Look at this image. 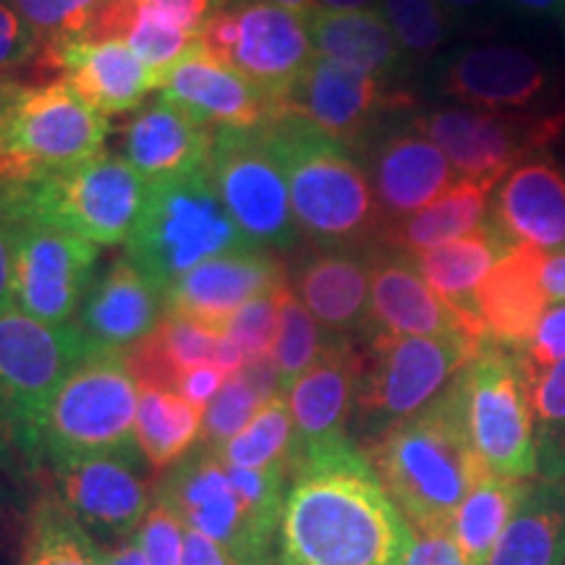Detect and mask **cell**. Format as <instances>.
I'll return each instance as SVG.
<instances>
[{"label":"cell","instance_id":"obj_18","mask_svg":"<svg viewBox=\"0 0 565 565\" xmlns=\"http://www.w3.org/2000/svg\"><path fill=\"white\" fill-rule=\"evenodd\" d=\"M356 154L372 181L383 231L433 204L456 183L454 166L440 147L408 118L380 126Z\"/></svg>","mask_w":565,"mask_h":565},{"label":"cell","instance_id":"obj_62","mask_svg":"<svg viewBox=\"0 0 565 565\" xmlns=\"http://www.w3.org/2000/svg\"><path fill=\"white\" fill-rule=\"evenodd\" d=\"M6 82H11V79H0V95H3V87H6Z\"/></svg>","mask_w":565,"mask_h":565},{"label":"cell","instance_id":"obj_58","mask_svg":"<svg viewBox=\"0 0 565 565\" xmlns=\"http://www.w3.org/2000/svg\"><path fill=\"white\" fill-rule=\"evenodd\" d=\"M19 466L11 461L9 454H6L3 448H0V508L11 500V477L17 475Z\"/></svg>","mask_w":565,"mask_h":565},{"label":"cell","instance_id":"obj_9","mask_svg":"<svg viewBox=\"0 0 565 565\" xmlns=\"http://www.w3.org/2000/svg\"><path fill=\"white\" fill-rule=\"evenodd\" d=\"M17 217L13 307L47 324H71L95 282L100 249L61 225L40 200L38 181H6Z\"/></svg>","mask_w":565,"mask_h":565},{"label":"cell","instance_id":"obj_11","mask_svg":"<svg viewBox=\"0 0 565 565\" xmlns=\"http://www.w3.org/2000/svg\"><path fill=\"white\" fill-rule=\"evenodd\" d=\"M212 58L257 84L275 103L315 61V45L303 13L267 0H231L200 32Z\"/></svg>","mask_w":565,"mask_h":565},{"label":"cell","instance_id":"obj_38","mask_svg":"<svg viewBox=\"0 0 565 565\" xmlns=\"http://www.w3.org/2000/svg\"><path fill=\"white\" fill-rule=\"evenodd\" d=\"M338 335H330L312 312L299 301V296L288 286L280 303V322L278 338H275L273 356L278 362L282 395L288 393L296 380L322 356L324 349L335 341Z\"/></svg>","mask_w":565,"mask_h":565},{"label":"cell","instance_id":"obj_45","mask_svg":"<svg viewBox=\"0 0 565 565\" xmlns=\"http://www.w3.org/2000/svg\"><path fill=\"white\" fill-rule=\"evenodd\" d=\"M186 526L171 508L154 503L139 529V542L150 565H181Z\"/></svg>","mask_w":565,"mask_h":565},{"label":"cell","instance_id":"obj_37","mask_svg":"<svg viewBox=\"0 0 565 565\" xmlns=\"http://www.w3.org/2000/svg\"><path fill=\"white\" fill-rule=\"evenodd\" d=\"M228 466L238 469H282L291 471L294 419L286 395L267 401L257 416L233 440L215 450Z\"/></svg>","mask_w":565,"mask_h":565},{"label":"cell","instance_id":"obj_26","mask_svg":"<svg viewBox=\"0 0 565 565\" xmlns=\"http://www.w3.org/2000/svg\"><path fill=\"white\" fill-rule=\"evenodd\" d=\"M124 160L147 183L173 181L210 166L215 129L158 95L121 129Z\"/></svg>","mask_w":565,"mask_h":565},{"label":"cell","instance_id":"obj_43","mask_svg":"<svg viewBox=\"0 0 565 565\" xmlns=\"http://www.w3.org/2000/svg\"><path fill=\"white\" fill-rule=\"evenodd\" d=\"M286 291L288 286H282L278 291L257 296V299H252L246 307H242L231 317L225 335L242 349L246 362L265 356V353H273L275 338H278L280 303Z\"/></svg>","mask_w":565,"mask_h":565},{"label":"cell","instance_id":"obj_59","mask_svg":"<svg viewBox=\"0 0 565 565\" xmlns=\"http://www.w3.org/2000/svg\"><path fill=\"white\" fill-rule=\"evenodd\" d=\"M487 3H490V0H443L445 11L454 13V17H466V13H475L479 9H484Z\"/></svg>","mask_w":565,"mask_h":565},{"label":"cell","instance_id":"obj_17","mask_svg":"<svg viewBox=\"0 0 565 565\" xmlns=\"http://www.w3.org/2000/svg\"><path fill=\"white\" fill-rule=\"evenodd\" d=\"M408 105L412 97L393 89V84L315 55L291 89L280 97L278 110L307 118L328 137L356 152L393 113Z\"/></svg>","mask_w":565,"mask_h":565},{"label":"cell","instance_id":"obj_6","mask_svg":"<svg viewBox=\"0 0 565 565\" xmlns=\"http://www.w3.org/2000/svg\"><path fill=\"white\" fill-rule=\"evenodd\" d=\"M364 345L353 408L359 448L433 406L484 341L456 330L445 335H374Z\"/></svg>","mask_w":565,"mask_h":565},{"label":"cell","instance_id":"obj_13","mask_svg":"<svg viewBox=\"0 0 565 565\" xmlns=\"http://www.w3.org/2000/svg\"><path fill=\"white\" fill-rule=\"evenodd\" d=\"M440 147L466 181L494 186L519 160L540 152L563 134V113H492L482 108H443L408 118Z\"/></svg>","mask_w":565,"mask_h":565},{"label":"cell","instance_id":"obj_21","mask_svg":"<svg viewBox=\"0 0 565 565\" xmlns=\"http://www.w3.org/2000/svg\"><path fill=\"white\" fill-rule=\"evenodd\" d=\"M34 66L40 74L63 76L61 82L105 118L139 110L147 95L158 89V79L147 63L121 40H76L58 47H42Z\"/></svg>","mask_w":565,"mask_h":565},{"label":"cell","instance_id":"obj_15","mask_svg":"<svg viewBox=\"0 0 565 565\" xmlns=\"http://www.w3.org/2000/svg\"><path fill=\"white\" fill-rule=\"evenodd\" d=\"M45 210L89 244H126L145 210L150 183L118 154L100 152L71 171L38 181Z\"/></svg>","mask_w":565,"mask_h":565},{"label":"cell","instance_id":"obj_64","mask_svg":"<svg viewBox=\"0 0 565 565\" xmlns=\"http://www.w3.org/2000/svg\"><path fill=\"white\" fill-rule=\"evenodd\" d=\"M563 565H565V563H563Z\"/></svg>","mask_w":565,"mask_h":565},{"label":"cell","instance_id":"obj_29","mask_svg":"<svg viewBox=\"0 0 565 565\" xmlns=\"http://www.w3.org/2000/svg\"><path fill=\"white\" fill-rule=\"evenodd\" d=\"M487 217L513 244L565 246V173L547 158L521 162L498 186Z\"/></svg>","mask_w":565,"mask_h":565},{"label":"cell","instance_id":"obj_57","mask_svg":"<svg viewBox=\"0 0 565 565\" xmlns=\"http://www.w3.org/2000/svg\"><path fill=\"white\" fill-rule=\"evenodd\" d=\"M374 6H380V0H315V11H330V13L370 11Z\"/></svg>","mask_w":565,"mask_h":565},{"label":"cell","instance_id":"obj_61","mask_svg":"<svg viewBox=\"0 0 565 565\" xmlns=\"http://www.w3.org/2000/svg\"><path fill=\"white\" fill-rule=\"evenodd\" d=\"M553 372L557 374V377H561L563 380V383H565V359H563V362L561 364H555L553 366Z\"/></svg>","mask_w":565,"mask_h":565},{"label":"cell","instance_id":"obj_33","mask_svg":"<svg viewBox=\"0 0 565 565\" xmlns=\"http://www.w3.org/2000/svg\"><path fill=\"white\" fill-rule=\"evenodd\" d=\"M490 192V183L458 179L433 204L408 215L406 221L387 225L380 236V246L408 254V257H419L435 246L469 236V233L482 228L487 221L484 215Z\"/></svg>","mask_w":565,"mask_h":565},{"label":"cell","instance_id":"obj_48","mask_svg":"<svg viewBox=\"0 0 565 565\" xmlns=\"http://www.w3.org/2000/svg\"><path fill=\"white\" fill-rule=\"evenodd\" d=\"M139 9L158 13L160 19L171 21L179 30L200 38L204 24L223 9L225 0H134Z\"/></svg>","mask_w":565,"mask_h":565},{"label":"cell","instance_id":"obj_12","mask_svg":"<svg viewBox=\"0 0 565 565\" xmlns=\"http://www.w3.org/2000/svg\"><path fill=\"white\" fill-rule=\"evenodd\" d=\"M210 173L233 223L254 246L275 254L299 249L288 181L263 129H215Z\"/></svg>","mask_w":565,"mask_h":565},{"label":"cell","instance_id":"obj_41","mask_svg":"<svg viewBox=\"0 0 565 565\" xmlns=\"http://www.w3.org/2000/svg\"><path fill=\"white\" fill-rule=\"evenodd\" d=\"M196 40L200 38H192V34L179 30L171 21L160 19L158 13L152 11L139 9V6L137 11H134L129 32H126L124 38L126 45H129L131 51L147 63V68L152 71L154 79H158V87L162 76H166V71L175 66L183 55L192 51Z\"/></svg>","mask_w":565,"mask_h":565},{"label":"cell","instance_id":"obj_39","mask_svg":"<svg viewBox=\"0 0 565 565\" xmlns=\"http://www.w3.org/2000/svg\"><path fill=\"white\" fill-rule=\"evenodd\" d=\"M377 11L391 26L406 58L427 61L440 51L450 32L443 0H380Z\"/></svg>","mask_w":565,"mask_h":565},{"label":"cell","instance_id":"obj_31","mask_svg":"<svg viewBox=\"0 0 565 565\" xmlns=\"http://www.w3.org/2000/svg\"><path fill=\"white\" fill-rule=\"evenodd\" d=\"M315 53L343 66L393 84L406 68V53L387 26L383 13L370 11H312L307 17Z\"/></svg>","mask_w":565,"mask_h":565},{"label":"cell","instance_id":"obj_27","mask_svg":"<svg viewBox=\"0 0 565 565\" xmlns=\"http://www.w3.org/2000/svg\"><path fill=\"white\" fill-rule=\"evenodd\" d=\"M456 330L469 333L454 309L424 280L414 259L380 244L374 246L370 278V338L445 335L456 333Z\"/></svg>","mask_w":565,"mask_h":565},{"label":"cell","instance_id":"obj_5","mask_svg":"<svg viewBox=\"0 0 565 565\" xmlns=\"http://www.w3.org/2000/svg\"><path fill=\"white\" fill-rule=\"evenodd\" d=\"M242 246L254 244L233 223L207 166L181 179L150 183L126 257L166 294L196 265Z\"/></svg>","mask_w":565,"mask_h":565},{"label":"cell","instance_id":"obj_44","mask_svg":"<svg viewBox=\"0 0 565 565\" xmlns=\"http://www.w3.org/2000/svg\"><path fill=\"white\" fill-rule=\"evenodd\" d=\"M158 335L162 345H166L168 356L173 359V364L181 372L192 370V366L202 364H215V349L217 338L223 333L204 328V324L186 320L179 315H166V320L160 322Z\"/></svg>","mask_w":565,"mask_h":565},{"label":"cell","instance_id":"obj_53","mask_svg":"<svg viewBox=\"0 0 565 565\" xmlns=\"http://www.w3.org/2000/svg\"><path fill=\"white\" fill-rule=\"evenodd\" d=\"M181 565H238L228 550H223L210 536H204L194 529L183 532V561Z\"/></svg>","mask_w":565,"mask_h":565},{"label":"cell","instance_id":"obj_7","mask_svg":"<svg viewBox=\"0 0 565 565\" xmlns=\"http://www.w3.org/2000/svg\"><path fill=\"white\" fill-rule=\"evenodd\" d=\"M108 118L66 82H6L0 95V181L53 179L105 152Z\"/></svg>","mask_w":565,"mask_h":565},{"label":"cell","instance_id":"obj_32","mask_svg":"<svg viewBox=\"0 0 565 565\" xmlns=\"http://www.w3.org/2000/svg\"><path fill=\"white\" fill-rule=\"evenodd\" d=\"M565 563V477H536L508 521L490 565Z\"/></svg>","mask_w":565,"mask_h":565},{"label":"cell","instance_id":"obj_60","mask_svg":"<svg viewBox=\"0 0 565 565\" xmlns=\"http://www.w3.org/2000/svg\"><path fill=\"white\" fill-rule=\"evenodd\" d=\"M225 3H231V0H225ZM267 3L282 6V9H291L296 13H303V17H309V13L315 11V0H267Z\"/></svg>","mask_w":565,"mask_h":565},{"label":"cell","instance_id":"obj_16","mask_svg":"<svg viewBox=\"0 0 565 565\" xmlns=\"http://www.w3.org/2000/svg\"><path fill=\"white\" fill-rule=\"evenodd\" d=\"M150 469L139 445H131L53 469V492L97 542H116L118 547L139 532L150 513Z\"/></svg>","mask_w":565,"mask_h":565},{"label":"cell","instance_id":"obj_47","mask_svg":"<svg viewBox=\"0 0 565 565\" xmlns=\"http://www.w3.org/2000/svg\"><path fill=\"white\" fill-rule=\"evenodd\" d=\"M526 362L534 372L553 370L565 359V301L547 307L536 324L532 341L524 349Z\"/></svg>","mask_w":565,"mask_h":565},{"label":"cell","instance_id":"obj_14","mask_svg":"<svg viewBox=\"0 0 565 565\" xmlns=\"http://www.w3.org/2000/svg\"><path fill=\"white\" fill-rule=\"evenodd\" d=\"M154 503L179 515L236 557L238 565H270L273 547L254 532L249 513L231 484L228 466L212 448L196 443L179 463H173L154 484Z\"/></svg>","mask_w":565,"mask_h":565},{"label":"cell","instance_id":"obj_49","mask_svg":"<svg viewBox=\"0 0 565 565\" xmlns=\"http://www.w3.org/2000/svg\"><path fill=\"white\" fill-rule=\"evenodd\" d=\"M17 294V217L6 181H0V312L13 307Z\"/></svg>","mask_w":565,"mask_h":565},{"label":"cell","instance_id":"obj_3","mask_svg":"<svg viewBox=\"0 0 565 565\" xmlns=\"http://www.w3.org/2000/svg\"><path fill=\"white\" fill-rule=\"evenodd\" d=\"M362 450L412 532H450L458 505L487 471L466 437L454 385Z\"/></svg>","mask_w":565,"mask_h":565},{"label":"cell","instance_id":"obj_54","mask_svg":"<svg viewBox=\"0 0 565 565\" xmlns=\"http://www.w3.org/2000/svg\"><path fill=\"white\" fill-rule=\"evenodd\" d=\"M542 286H545L550 301H565V252L547 257L545 267H542Z\"/></svg>","mask_w":565,"mask_h":565},{"label":"cell","instance_id":"obj_46","mask_svg":"<svg viewBox=\"0 0 565 565\" xmlns=\"http://www.w3.org/2000/svg\"><path fill=\"white\" fill-rule=\"evenodd\" d=\"M40 51V40L24 19L11 9L9 0H0V79H13L17 71L34 66Z\"/></svg>","mask_w":565,"mask_h":565},{"label":"cell","instance_id":"obj_56","mask_svg":"<svg viewBox=\"0 0 565 565\" xmlns=\"http://www.w3.org/2000/svg\"><path fill=\"white\" fill-rule=\"evenodd\" d=\"M105 565H150L147 563L145 550H141L139 532L131 540H126L124 545L105 550Z\"/></svg>","mask_w":565,"mask_h":565},{"label":"cell","instance_id":"obj_25","mask_svg":"<svg viewBox=\"0 0 565 565\" xmlns=\"http://www.w3.org/2000/svg\"><path fill=\"white\" fill-rule=\"evenodd\" d=\"M553 87V71L519 45H475L443 71L440 89L458 103L492 113H529Z\"/></svg>","mask_w":565,"mask_h":565},{"label":"cell","instance_id":"obj_51","mask_svg":"<svg viewBox=\"0 0 565 565\" xmlns=\"http://www.w3.org/2000/svg\"><path fill=\"white\" fill-rule=\"evenodd\" d=\"M228 380V374L217 370L215 364H202V366H192V370L181 372L179 385H175V393L183 395L189 404L196 408H207L210 401L221 393V387Z\"/></svg>","mask_w":565,"mask_h":565},{"label":"cell","instance_id":"obj_50","mask_svg":"<svg viewBox=\"0 0 565 565\" xmlns=\"http://www.w3.org/2000/svg\"><path fill=\"white\" fill-rule=\"evenodd\" d=\"M406 565H469L454 532H414Z\"/></svg>","mask_w":565,"mask_h":565},{"label":"cell","instance_id":"obj_63","mask_svg":"<svg viewBox=\"0 0 565 565\" xmlns=\"http://www.w3.org/2000/svg\"><path fill=\"white\" fill-rule=\"evenodd\" d=\"M563 30H565V17H563Z\"/></svg>","mask_w":565,"mask_h":565},{"label":"cell","instance_id":"obj_10","mask_svg":"<svg viewBox=\"0 0 565 565\" xmlns=\"http://www.w3.org/2000/svg\"><path fill=\"white\" fill-rule=\"evenodd\" d=\"M139 387L124 353H92L55 393L42 427V471L137 445Z\"/></svg>","mask_w":565,"mask_h":565},{"label":"cell","instance_id":"obj_24","mask_svg":"<svg viewBox=\"0 0 565 565\" xmlns=\"http://www.w3.org/2000/svg\"><path fill=\"white\" fill-rule=\"evenodd\" d=\"M166 315V294L129 257H121L92 282L74 328L92 353H126L152 335Z\"/></svg>","mask_w":565,"mask_h":565},{"label":"cell","instance_id":"obj_40","mask_svg":"<svg viewBox=\"0 0 565 565\" xmlns=\"http://www.w3.org/2000/svg\"><path fill=\"white\" fill-rule=\"evenodd\" d=\"M42 47L76 42L87 32L100 0H9Z\"/></svg>","mask_w":565,"mask_h":565},{"label":"cell","instance_id":"obj_23","mask_svg":"<svg viewBox=\"0 0 565 565\" xmlns=\"http://www.w3.org/2000/svg\"><path fill=\"white\" fill-rule=\"evenodd\" d=\"M160 95L212 129H263L278 116V103L238 71L196 45L166 71Z\"/></svg>","mask_w":565,"mask_h":565},{"label":"cell","instance_id":"obj_2","mask_svg":"<svg viewBox=\"0 0 565 565\" xmlns=\"http://www.w3.org/2000/svg\"><path fill=\"white\" fill-rule=\"evenodd\" d=\"M263 131L286 175L296 225L309 246L372 249L380 244L383 215L370 175L351 147L288 110H278Z\"/></svg>","mask_w":565,"mask_h":565},{"label":"cell","instance_id":"obj_42","mask_svg":"<svg viewBox=\"0 0 565 565\" xmlns=\"http://www.w3.org/2000/svg\"><path fill=\"white\" fill-rule=\"evenodd\" d=\"M265 404L257 398L249 383L242 377V372L231 374L221 387V393L210 401L202 416L200 445L212 450H221L225 443L233 440L242 429H246L259 408Z\"/></svg>","mask_w":565,"mask_h":565},{"label":"cell","instance_id":"obj_35","mask_svg":"<svg viewBox=\"0 0 565 565\" xmlns=\"http://www.w3.org/2000/svg\"><path fill=\"white\" fill-rule=\"evenodd\" d=\"M202 408L189 404L175 391H139L134 437L152 471L179 463L202 433Z\"/></svg>","mask_w":565,"mask_h":565},{"label":"cell","instance_id":"obj_4","mask_svg":"<svg viewBox=\"0 0 565 565\" xmlns=\"http://www.w3.org/2000/svg\"><path fill=\"white\" fill-rule=\"evenodd\" d=\"M92 356L79 330L19 307L0 312V448L19 469L42 471V427L55 393Z\"/></svg>","mask_w":565,"mask_h":565},{"label":"cell","instance_id":"obj_55","mask_svg":"<svg viewBox=\"0 0 565 565\" xmlns=\"http://www.w3.org/2000/svg\"><path fill=\"white\" fill-rule=\"evenodd\" d=\"M505 6L532 19H553L561 13L565 17V0H505Z\"/></svg>","mask_w":565,"mask_h":565},{"label":"cell","instance_id":"obj_20","mask_svg":"<svg viewBox=\"0 0 565 565\" xmlns=\"http://www.w3.org/2000/svg\"><path fill=\"white\" fill-rule=\"evenodd\" d=\"M288 286V267L263 246H242L181 275L166 291V312L225 333L231 317L257 296Z\"/></svg>","mask_w":565,"mask_h":565},{"label":"cell","instance_id":"obj_52","mask_svg":"<svg viewBox=\"0 0 565 565\" xmlns=\"http://www.w3.org/2000/svg\"><path fill=\"white\" fill-rule=\"evenodd\" d=\"M242 377L249 383V387L257 393V398L263 401V404L282 395L280 370H278V362H275L273 353H265V356H257V359H249V362H244Z\"/></svg>","mask_w":565,"mask_h":565},{"label":"cell","instance_id":"obj_1","mask_svg":"<svg viewBox=\"0 0 565 565\" xmlns=\"http://www.w3.org/2000/svg\"><path fill=\"white\" fill-rule=\"evenodd\" d=\"M414 532L356 443L291 466L270 565H406Z\"/></svg>","mask_w":565,"mask_h":565},{"label":"cell","instance_id":"obj_30","mask_svg":"<svg viewBox=\"0 0 565 565\" xmlns=\"http://www.w3.org/2000/svg\"><path fill=\"white\" fill-rule=\"evenodd\" d=\"M515 244L511 238L487 217L482 228L469 233V236L435 246V249L412 259L419 267L424 280L433 286V291L454 309L463 328L479 341H487L482 320H479L477 312V291L492 267Z\"/></svg>","mask_w":565,"mask_h":565},{"label":"cell","instance_id":"obj_36","mask_svg":"<svg viewBox=\"0 0 565 565\" xmlns=\"http://www.w3.org/2000/svg\"><path fill=\"white\" fill-rule=\"evenodd\" d=\"M21 565H105V550L55 492L34 500Z\"/></svg>","mask_w":565,"mask_h":565},{"label":"cell","instance_id":"obj_34","mask_svg":"<svg viewBox=\"0 0 565 565\" xmlns=\"http://www.w3.org/2000/svg\"><path fill=\"white\" fill-rule=\"evenodd\" d=\"M529 479L498 477L484 471L471 487L454 519V540L469 565H490L508 521L526 492Z\"/></svg>","mask_w":565,"mask_h":565},{"label":"cell","instance_id":"obj_22","mask_svg":"<svg viewBox=\"0 0 565 565\" xmlns=\"http://www.w3.org/2000/svg\"><path fill=\"white\" fill-rule=\"evenodd\" d=\"M372 249L312 246L288 265V286L330 335L353 343L370 338Z\"/></svg>","mask_w":565,"mask_h":565},{"label":"cell","instance_id":"obj_19","mask_svg":"<svg viewBox=\"0 0 565 565\" xmlns=\"http://www.w3.org/2000/svg\"><path fill=\"white\" fill-rule=\"evenodd\" d=\"M364 356L349 338H335L317 362L288 387L294 419L291 466L301 458L351 443L349 424L356 408ZM356 443V440H353Z\"/></svg>","mask_w":565,"mask_h":565},{"label":"cell","instance_id":"obj_8","mask_svg":"<svg viewBox=\"0 0 565 565\" xmlns=\"http://www.w3.org/2000/svg\"><path fill=\"white\" fill-rule=\"evenodd\" d=\"M471 448L487 471L534 479L540 450L534 435L532 366L524 349L484 341L454 383Z\"/></svg>","mask_w":565,"mask_h":565},{"label":"cell","instance_id":"obj_28","mask_svg":"<svg viewBox=\"0 0 565 565\" xmlns=\"http://www.w3.org/2000/svg\"><path fill=\"white\" fill-rule=\"evenodd\" d=\"M545 263L547 252L515 244L492 267L477 291V312L487 341L526 349L550 301L542 286Z\"/></svg>","mask_w":565,"mask_h":565}]
</instances>
